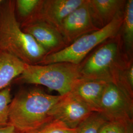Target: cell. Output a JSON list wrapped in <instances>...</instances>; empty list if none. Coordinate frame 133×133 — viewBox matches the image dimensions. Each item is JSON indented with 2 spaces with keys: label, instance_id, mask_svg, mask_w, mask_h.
<instances>
[{
  "label": "cell",
  "instance_id": "8992f818",
  "mask_svg": "<svg viewBox=\"0 0 133 133\" xmlns=\"http://www.w3.org/2000/svg\"><path fill=\"white\" fill-rule=\"evenodd\" d=\"M98 112L107 121H133V97L114 83H108Z\"/></svg>",
  "mask_w": 133,
  "mask_h": 133
},
{
  "label": "cell",
  "instance_id": "5b68a950",
  "mask_svg": "<svg viewBox=\"0 0 133 133\" xmlns=\"http://www.w3.org/2000/svg\"><path fill=\"white\" fill-rule=\"evenodd\" d=\"M123 12L118 14L109 24L77 38L58 52L47 55L38 65L69 62L78 65L101 43L119 33L123 20Z\"/></svg>",
  "mask_w": 133,
  "mask_h": 133
},
{
  "label": "cell",
  "instance_id": "52a82bcc",
  "mask_svg": "<svg viewBox=\"0 0 133 133\" xmlns=\"http://www.w3.org/2000/svg\"><path fill=\"white\" fill-rule=\"evenodd\" d=\"M93 112L71 92L61 96L51 111L52 119L61 121L68 126L76 129Z\"/></svg>",
  "mask_w": 133,
  "mask_h": 133
},
{
  "label": "cell",
  "instance_id": "7a4b0ae2",
  "mask_svg": "<svg viewBox=\"0 0 133 133\" xmlns=\"http://www.w3.org/2000/svg\"><path fill=\"white\" fill-rule=\"evenodd\" d=\"M0 51L29 65H38L48 53L32 36L21 29L15 11V1L0 4Z\"/></svg>",
  "mask_w": 133,
  "mask_h": 133
},
{
  "label": "cell",
  "instance_id": "30bf717a",
  "mask_svg": "<svg viewBox=\"0 0 133 133\" xmlns=\"http://www.w3.org/2000/svg\"><path fill=\"white\" fill-rule=\"evenodd\" d=\"M84 2L85 0H43L38 12L29 21L41 20L59 31L63 20Z\"/></svg>",
  "mask_w": 133,
  "mask_h": 133
},
{
  "label": "cell",
  "instance_id": "4fadbf2b",
  "mask_svg": "<svg viewBox=\"0 0 133 133\" xmlns=\"http://www.w3.org/2000/svg\"><path fill=\"white\" fill-rule=\"evenodd\" d=\"M27 65L14 55L0 51V91L19 76Z\"/></svg>",
  "mask_w": 133,
  "mask_h": 133
},
{
  "label": "cell",
  "instance_id": "7402d4cb",
  "mask_svg": "<svg viewBox=\"0 0 133 133\" xmlns=\"http://www.w3.org/2000/svg\"><path fill=\"white\" fill-rule=\"evenodd\" d=\"M21 133H38V130H34V131H30L28 132H25Z\"/></svg>",
  "mask_w": 133,
  "mask_h": 133
},
{
  "label": "cell",
  "instance_id": "d6986e66",
  "mask_svg": "<svg viewBox=\"0 0 133 133\" xmlns=\"http://www.w3.org/2000/svg\"><path fill=\"white\" fill-rule=\"evenodd\" d=\"M99 133H133V121H107Z\"/></svg>",
  "mask_w": 133,
  "mask_h": 133
},
{
  "label": "cell",
  "instance_id": "6da1fadb",
  "mask_svg": "<svg viewBox=\"0 0 133 133\" xmlns=\"http://www.w3.org/2000/svg\"><path fill=\"white\" fill-rule=\"evenodd\" d=\"M61 96L35 87L20 91L9 107V124L20 133L39 130L52 119L51 111Z\"/></svg>",
  "mask_w": 133,
  "mask_h": 133
},
{
  "label": "cell",
  "instance_id": "44dd1931",
  "mask_svg": "<svg viewBox=\"0 0 133 133\" xmlns=\"http://www.w3.org/2000/svg\"><path fill=\"white\" fill-rule=\"evenodd\" d=\"M0 133H21L17 131L14 127L9 125L0 128Z\"/></svg>",
  "mask_w": 133,
  "mask_h": 133
},
{
  "label": "cell",
  "instance_id": "8fae6325",
  "mask_svg": "<svg viewBox=\"0 0 133 133\" xmlns=\"http://www.w3.org/2000/svg\"><path fill=\"white\" fill-rule=\"evenodd\" d=\"M108 82L79 78L71 88V93L88 106L93 112H98L101 100Z\"/></svg>",
  "mask_w": 133,
  "mask_h": 133
},
{
  "label": "cell",
  "instance_id": "277c9868",
  "mask_svg": "<svg viewBox=\"0 0 133 133\" xmlns=\"http://www.w3.org/2000/svg\"><path fill=\"white\" fill-rule=\"evenodd\" d=\"M79 78V65L58 62L44 65H27L23 72L14 81L18 83L44 86L63 96L71 92Z\"/></svg>",
  "mask_w": 133,
  "mask_h": 133
},
{
  "label": "cell",
  "instance_id": "9a60e30c",
  "mask_svg": "<svg viewBox=\"0 0 133 133\" xmlns=\"http://www.w3.org/2000/svg\"><path fill=\"white\" fill-rule=\"evenodd\" d=\"M43 0L15 1V11L20 24L32 19L38 12Z\"/></svg>",
  "mask_w": 133,
  "mask_h": 133
},
{
  "label": "cell",
  "instance_id": "5bb4252c",
  "mask_svg": "<svg viewBox=\"0 0 133 133\" xmlns=\"http://www.w3.org/2000/svg\"><path fill=\"white\" fill-rule=\"evenodd\" d=\"M120 34L125 52L129 58H133V0L126 2Z\"/></svg>",
  "mask_w": 133,
  "mask_h": 133
},
{
  "label": "cell",
  "instance_id": "9c48e42d",
  "mask_svg": "<svg viewBox=\"0 0 133 133\" xmlns=\"http://www.w3.org/2000/svg\"><path fill=\"white\" fill-rule=\"evenodd\" d=\"M20 25L24 32L32 36L48 55L58 52L67 46L60 32L43 21L34 20Z\"/></svg>",
  "mask_w": 133,
  "mask_h": 133
},
{
  "label": "cell",
  "instance_id": "ffe728a7",
  "mask_svg": "<svg viewBox=\"0 0 133 133\" xmlns=\"http://www.w3.org/2000/svg\"><path fill=\"white\" fill-rule=\"evenodd\" d=\"M77 129L68 126L61 121L53 119L38 130V133H76Z\"/></svg>",
  "mask_w": 133,
  "mask_h": 133
},
{
  "label": "cell",
  "instance_id": "ac0fdd59",
  "mask_svg": "<svg viewBox=\"0 0 133 133\" xmlns=\"http://www.w3.org/2000/svg\"><path fill=\"white\" fill-rule=\"evenodd\" d=\"M12 100L9 86L0 91V128L9 124V107Z\"/></svg>",
  "mask_w": 133,
  "mask_h": 133
},
{
  "label": "cell",
  "instance_id": "ba28073f",
  "mask_svg": "<svg viewBox=\"0 0 133 133\" xmlns=\"http://www.w3.org/2000/svg\"><path fill=\"white\" fill-rule=\"evenodd\" d=\"M98 30L91 16L88 0H85L63 20L59 31L68 46L81 36Z\"/></svg>",
  "mask_w": 133,
  "mask_h": 133
},
{
  "label": "cell",
  "instance_id": "e0dca14e",
  "mask_svg": "<svg viewBox=\"0 0 133 133\" xmlns=\"http://www.w3.org/2000/svg\"><path fill=\"white\" fill-rule=\"evenodd\" d=\"M107 121L102 114L94 112L76 128V133H99Z\"/></svg>",
  "mask_w": 133,
  "mask_h": 133
},
{
  "label": "cell",
  "instance_id": "603a6c76",
  "mask_svg": "<svg viewBox=\"0 0 133 133\" xmlns=\"http://www.w3.org/2000/svg\"><path fill=\"white\" fill-rule=\"evenodd\" d=\"M2 1H2V0H0V4H1V3L2 2Z\"/></svg>",
  "mask_w": 133,
  "mask_h": 133
},
{
  "label": "cell",
  "instance_id": "3957f363",
  "mask_svg": "<svg viewBox=\"0 0 133 133\" xmlns=\"http://www.w3.org/2000/svg\"><path fill=\"white\" fill-rule=\"evenodd\" d=\"M130 59L124 51L119 32L101 43L78 64L80 78L114 83L119 71Z\"/></svg>",
  "mask_w": 133,
  "mask_h": 133
},
{
  "label": "cell",
  "instance_id": "7c38bea8",
  "mask_svg": "<svg viewBox=\"0 0 133 133\" xmlns=\"http://www.w3.org/2000/svg\"><path fill=\"white\" fill-rule=\"evenodd\" d=\"M126 0H88L91 16L99 29L109 24L118 14L123 12Z\"/></svg>",
  "mask_w": 133,
  "mask_h": 133
},
{
  "label": "cell",
  "instance_id": "2e32d148",
  "mask_svg": "<svg viewBox=\"0 0 133 133\" xmlns=\"http://www.w3.org/2000/svg\"><path fill=\"white\" fill-rule=\"evenodd\" d=\"M114 84L133 97V58L129 60L119 71Z\"/></svg>",
  "mask_w": 133,
  "mask_h": 133
}]
</instances>
